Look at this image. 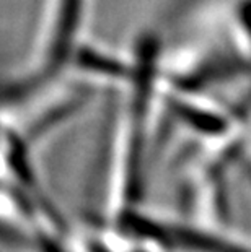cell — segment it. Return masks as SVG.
<instances>
[{"label": "cell", "mask_w": 251, "mask_h": 252, "mask_svg": "<svg viewBox=\"0 0 251 252\" xmlns=\"http://www.w3.org/2000/svg\"><path fill=\"white\" fill-rule=\"evenodd\" d=\"M124 217V229H131L143 243L172 252H251L250 246L207 228L148 218L129 208Z\"/></svg>", "instance_id": "6da1fadb"}]
</instances>
